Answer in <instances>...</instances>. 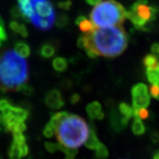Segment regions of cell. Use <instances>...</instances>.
I'll return each mask as SVG.
<instances>
[{
  "instance_id": "obj_23",
  "label": "cell",
  "mask_w": 159,
  "mask_h": 159,
  "mask_svg": "<svg viewBox=\"0 0 159 159\" xmlns=\"http://www.w3.org/2000/svg\"><path fill=\"white\" fill-rule=\"evenodd\" d=\"M149 93H148V88L143 83H139V84H135L131 89V94H132V98L136 96H140L142 94H146Z\"/></svg>"
},
{
  "instance_id": "obj_5",
  "label": "cell",
  "mask_w": 159,
  "mask_h": 159,
  "mask_svg": "<svg viewBox=\"0 0 159 159\" xmlns=\"http://www.w3.org/2000/svg\"><path fill=\"white\" fill-rule=\"evenodd\" d=\"M147 0H140L131 7L130 10L135 12L141 19L146 21H153L157 18L158 7L155 6H148Z\"/></svg>"
},
{
  "instance_id": "obj_46",
  "label": "cell",
  "mask_w": 159,
  "mask_h": 159,
  "mask_svg": "<svg viewBox=\"0 0 159 159\" xmlns=\"http://www.w3.org/2000/svg\"><path fill=\"white\" fill-rule=\"evenodd\" d=\"M65 159H74V157H71V156H66Z\"/></svg>"
},
{
  "instance_id": "obj_25",
  "label": "cell",
  "mask_w": 159,
  "mask_h": 159,
  "mask_svg": "<svg viewBox=\"0 0 159 159\" xmlns=\"http://www.w3.org/2000/svg\"><path fill=\"white\" fill-rule=\"evenodd\" d=\"M69 21V16L66 13H60L56 17V19H55V25L59 29H63V28H65L68 25Z\"/></svg>"
},
{
  "instance_id": "obj_29",
  "label": "cell",
  "mask_w": 159,
  "mask_h": 159,
  "mask_svg": "<svg viewBox=\"0 0 159 159\" xmlns=\"http://www.w3.org/2000/svg\"><path fill=\"white\" fill-rule=\"evenodd\" d=\"M18 91H20L23 94H25V96H28V97L32 96V95L34 94V88H33L31 85L27 84H23V85L21 86L20 88L19 89Z\"/></svg>"
},
{
  "instance_id": "obj_17",
  "label": "cell",
  "mask_w": 159,
  "mask_h": 159,
  "mask_svg": "<svg viewBox=\"0 0 159 159\" xmlns=\"http://www.w3.org/2000/svg\"><path fill=\"white\" fill-rule=\"evenodd\" d=\"M52 66L58 72H64L67 69V60L63 57H57L53 59Z\"/></svg>"
},
{
  "instance_id": "obj_4",
  "label": "cell",
  "mask_w": 159,
  "mask_h": 159,
  "mask_svg": "<svg viewBox=\"0 0 159 159\" xmlns=\"http://www.w3.org/2000/svg\"><path fill=\"white\" fill-rule=\"evenodd\" d=\"M127 15L124 6L115 0H105L94 7L90 19L95 27H111L122 25Z\"/></svg>"
},
{
  "instance_id": "obj_35",
  "label": "cell",
  "mask_w": 159,
  "mask_h": 159,
  "mask_svg": "<svg viewBox=\"0 0 159 159\" xmlns=\"http://www.w3.org/2000/svg\"><path fill=\"white\" fill-rule=\"evenodd\" d=\"M11 16L13 18H15V19H23V17H22V15H21L18 7H12L11 11Z\"/></svg>"
},
{
  "instance_id": "obj_6",
  "label": "cell",
  "mask_w": 159,
  "mask_h": 159,
  "mask_svg": "<svg viewBox=\"0 0 159 159\" xmlns=\"http://www.w3.org/2000/svg\"><path fill=\"white\" fill-rule=\"evenodd\" d=\"M34 14V15L43 18L55 21V11L52 2L50 0H37L33 2Z\"/></svg>"
},
{
  "instance_id": "obj_26",
  "label": "cell",
  "mask_w": 159,
  "mask_h": 159,
  "mask_svg": "<svg viewBox=\"0 0 159 159\" xmlns=\"http://www.w3.org/2000/svg\"><path fill=\"white\" fill-rule=\"evenodd\" d=\"M80 30L83 33V34H88V33H91L93 30H95L94 25L92 23V21L88 20L87 19H85L84 20H83L81 23L79 25Z\"/></svg>"
},
{
  "instance_id": "obj_14",
  "label": "cell",
  "mask_w": 159,
  "mask_h": 159,
  "mask_svg": "<svg viewBox=\"0 0 159 159\" xmlns=\"http://www.w3.org/2000/svg\"><path fill=\"white\" fill-rule=\"evenodd\" d=\"M14 51L22 58H28L31 54L30 46L25 42H18L14 46Z\"/></svg>"
},
{
  "instance_id": "obj_22",
  "label": "cell",
  "mask_w": 159,
  "mask_h": 159,
  "mask_svg": "<svg viewBox=\"0 0 159 159\" xmlns=\"http://www.w3.org/2000/svg\"><path fill=\"white\" fill-rule=\"evenodd\" d=\"M119 113L127 119H130L133 117V108L126 102H121L119 105Z\"/></svg>"
},
{
  "instance_id": "obj_13",
  "label": "cell",
  "mask_w": 159,
  "mask_h": 159,
  "mask_svg": "<svg viewBox=\"0 0 159 159\" xmlns=\"http://www.w3.org/2000/svg\"><path fill=\"white\" fill-rule=\"evenodd\" d=\"M126 18H128V19L132 22L133 26L135 27V29H136V30H142L144 25L148 22V21L141 19L140 17H139L138 16L136 15V13L133 12V11L131 10L127 11Z\"/></svg>"
},
{
  "instance_id": "obj_42",
  "label": "cell",
  "mask_w": 159,
  "mask_h": 159,
  "mask_svg": "<svg viewBox=\"0 0 159 159\" xmlns=\"http://www.w3.org/2000/svg\"><path fill=\"white\" fill-rule=\"evenodd\" d=\"M85 2L90 6H96L101 2V0H85Z\"/></svg>"
},
{
  "instance_id": "obj_28",
  "label": "cell",
  "mask_w": 159,
  "mask_h": 159,
  "mask_svg": "<svg viewBox=\"0 0 159 159\" xmlns=\"http://www.w3.org/2000/svg\"><path fill=\"white\" fill-rule=\"evenodd\" d=\"M7 39V34L4 28V22L2 20V17L0 16V47L2 46V43Z\"/></svg>"
},
{
  "instance_id": "obj_19",
  "label": "cell",
  "mask_w": 159,
  "mask_h": 159,
  "mask_svg": "<svg viewBox=\"0 0 159 159\" xmlns=\"http://www.w3.org/2000/svg\"><path fill=\"white\" fill-rule=\"evenodd\" d=\"M143 64L146 68H153L159 64L158 58L154 54H149L143 58Z\"/></svg>"
},
{
  "instance_id": "obj_47",
  "label": "cell",
  "mask_w": 159,
  "mask_h": 159,
  "mask_svg": "<svg viewBox=\"0 0 159 159\" xmlns=\"http://www.w3.org/2000/svg\"><path fill=\"white\" fill-rule=\"evenodd\" d=\"M0 159H2V158H1V157H0Z\"/></svg>"
},
{
  "instance_id": "obj_21",
  "label": "cell",
  "mask_w": 159,
  "mask_h": 159,
  "mask_svg": "<svg viewBox=\"0 0 159 159\" xmlns=\"http://www.w3.org/2000/svg\"><path fill=\"white\" fill-rule=\"evenodd\" d=\"M146 77L150 84H153L159 80V64L153 68H146Z\"/></svg>"
},
{
  "instance_id": "obj_16",
  "label": "cell",
  "mask_w": 159,
  "mask_h": 159,
  "mask_svg": "<svg viewBox=\"0 0 159 159\" xmlns=\"http://www.w3.org/2000/svg\"><path fill=\"white\" fill-rule=\"evenodd\" d=\"M69 115V113L67 111H61V112H57V113L54 114L52 115V117L50 119V124H51V126L53 127L54 130H55V132L56 131V129L58 128V127L59 126V124H61V122L63 121L65 118Z\"/></svg>"
},
{
  "instance_id": "obj_33",
  "label": "cell",
  "mask_w": 159,
  "mask_h": 159,
  "mask_svg": "<svg viewBox=\"0 0 159 159\" xmlns=\"http://www.w3.org/2000/svg\"><path fill=\"white\" fill-rule=\"evenodd\" d=\"M45 148L49 153H54L57 151H59V144H55L53 142H46L45 143Z\"/></svg>"
},
{
  "instance_id": "obj_10",
  "label": "cell",
  "mask_w": 159,
  "mask_h": 159,
  "mask_svg": "<svg viewBox=\"0 0 159 159\" xmlns=\"http://www.w3.org/2000/svg\"><path fill=\"white\" fill-rule=\"evenodd\" d=\"M56 48V46L53 42H46L40 46L39 55L45 59H50L55 55Z\"/></svg>"
},
{
  "instance_id": "obj_40",
  "label": "cell",
  "mask_w": 159,
  "mask_h": 159,
  "mask_svg": "<svg viewBox=\"0 0 159 159\" xmlns=\"http://www.w3.org/2000/svg\"><path fill=\"white\" fill-rule=\"evenodd\" d=\"M77 47L82 50H84V37L80 36L77 40Z\"/></svg>"
},
{
  "instance_id": "obj_27",
  "label": "cell",
  "mask_w": 159,
  "mask_h": 159,
  "mask_svg": "<svg viewBox=\"0 0 159 159\" xmlns=\"http://www.w3.org/2000/svg\"><path fill=\"white\" fill-rule=\"evenodd\" d=\"M149 93L153 98L159 100V80L151 84L149 87Z\"/></svg>"
},
{
  "instance_id": "obj_31",
  "label": "cell",
  "mask_w": 159,
  "mask_h": 159,
  "mask_svg": "<svg viewBox=\"0 0 159 159\" xmlns=\"http://www.w3.org/2000/svg\"><path fill=\"white\" fill-rule=\"evenodd\" d=\"M58 5V7L62 10H70V8L72 6V2H71V0H62V1H59L57 3Z\"/></svg>"
},
{
  "instance_id": "obj_32",
  "label": "cell",
  "mask_w": 159,
  "mask_h": 159,
  "mask_svg": "<svg viewBox=\"0 0 159 159\" xmlns=\"http://www.w3.org/2000/svg\"><path fill=\"white\" fill-rule=\"evenodd\" d=\"M54 133H55V130L51 126V124L48 123L45 127L44 130H43V135L46 136V138H51Z\"/></svg>"
},
{
  "instance_id": "obj_1",
  "label": "cell",
  "mask_w": 159,
  "mask_h": 159,
  "mask_svg": "<svg viewBox=\"0 0 159 159\" xmlns=\"http://www.w3.org/2000/svg\"><path fill=\"white\" fill-rule=\"evenodd\" d=\"M84 50L106 58L121 55L128 47V38L122 25L95 29L83 35Z\"/></svg>"
},
{
  "instance_id": "obj_38",
  "label": "cell",
  "mask_w": 159,
  "mask_h": 159,
  "mask_svg": "<svg viewBox=\"0 0 159 159\" xmlns=\"http://www.w3.org/2000/svg\"><path fill=\"white\" fill-rule=\"evenodd\" d=\"M19 34L22 36L23 38H27L28 36H29V32H28L27 29H26V26L24 24H21Z\"/></svg>"
},
{
  "instance_id": "obj_2",
  "label": "cell",
  "mask_w": 159,
  "mask_h": 159,
  "mask_svg": "<svg viewBox=\"0 0 159 159\" xmlns=\"http://www.w3.org/2000/svg\"><path fill=\"white\" fill-rule=\"evenodd\" d=\"M29 79V64L12 50L0 52V90L18 91Z\"/></svg>"
},
{
  "instance_id": "obj_12",
  "label": "cell",
  "mask_w": 159,
  "mask_h": 159,
  "mask_svg": "<svg viewBox=\"0 0 159 159\" xmlns=\"http://www.w3.org/2000/svg\"><path fill=\"white\" fill-rule=\"evenodd\" d=\"M100 143L101 142L99 141L98 138V136H97L94 127H93V125H91L89 129V137L86 140L84 145L89 149H94L95 150L98 147Z\"/></svg>"
},
{
  "instance_id": "obj_18",
  "label": "cell",
  "mask_w": 159,
  "mask_h": 159,
  "mask_svg": "<svg viewBox=\"0 0 159 159\" xmlns=\"http://www.w3.org/2000/svg\"><path fill=\"white\" fill-rule=\"evenodd\" d=\"M8 157L10 159H21L23 157L20 150V144L12 141L8 149Z\"/></svg>"
},
{
  "instance_id": "obj_15",
  "label": "cell",
  "mask_w": 159,
  "mask_h": 159,
  "mask_svg": "<svg viewBox=\"0 0 159 159\" xmlns=\"http://www.w3.org/2000/svg\"><path fill=\"white\" fill-rule=\"evenodd\" d=\"M102 105L98 102L94 101V102L89 103L86 107V112H87L90 119H97V116L99 115L100 112H102Z\"/></svg>"
},
{
  "instance_id": "obj_20",
  "label": "cell",
  "mask_w": 159,
  "mask_h": 159,
  "mask_svg": "<svg viewBox=\"0 0 159 159\" xmlns=\"http://www.w3.org/2000/svg\"><path fill=\"white\" fill-rule=\"evenodd\" d=\"M132 131L136 136H141L145 132V126L140 119H134L132 125Z\"/></svg>"
},
{
  "instance_id": "obj_11",
  "label": "cell",
  "mask_w": 159,
  "mask_h": 159,
  "mask_svg": "<svg viewBox=\"0 0 159 159\" xmlns=\"http://www.w3.org/2000/svg\"><path fill=\"white\" fill-rule=\"evenodd\" d=\"M149 104H150V95L149 93L132 98V108H133V110L147 108L149 106Z\"/></svg>"
},
{
  "instance_id": "obj_39",
  "label": "cell",
  "mask_w": 159,
  "mask_h": 159,
  "mask_svg": "<svg viewBox=\"0 0 159 159\" xmlns=\"http://www.w3.org/2000/svg\"><path fill=\"white\" fill-rule=\"evenodd\" d=\"M150 137L153 142H159V132H157V131H153V132H151Z\"/></svg>"
},
{
  "instance_id": "obj_44",
  "label": "cell",
  "mask_w": 159,
  "mask_h": 159,
  "mask_svg": "<svg viewBox=\"0 0 159 159\" xmlns=\"http://www.w3.org/2000/svg\"><path fill=\"white\" fill-rule=\"evenodd\" d=\"M104 117H105L104 113H103L102 111V112H100V113H99V115L97 116V119H98V120H102V119H104Z\"/></svg>"
},
{
  "instance_id": "obj_36",
  "label": "cell",
  "mask_w": 159,
  "mask_h": 159,
  "mask_svg": "<svg viewBox=\"0 0 159 159\" xmlns=\"http://www.w3.org/2000/svg\"><path fill=\"white\" fill-rule=\"evenodd\" d=\"M20 150H21V153H22V156H23V157L28 156V154H29V153H30V148H29V145H28L26 143H24V144H20Z\"/></svg>"
},
{
  "instance_id": "obj_24",
  "label": "cell",
  "mask_w": 159,
  "mask_h": 159,
  "mask_svg": "<svg viewBox=\"0 0 159 159\" xmlns=\"http://www.w3.org/2000/svg\"><path fill=\"white\" fill-rule=\"evenodd\" d=\"M109 156V151L107 146L102 143H100L98 147L95 149L94 157L96 159H107Z\"/></svg>"
},
{
  "instance_id": "obj_30",
  "label": "cell",
  "mask_w": 159,
  "mask_h": 159,
  "mask_svg": "<svg viewBox=\"0 0 159 159\" xmlns=\"http://www.w3.org/2000/svg\"><path fill=\"white\" fill-rule=\"evenodd\" d=\"M12 141H14V142L19 144L26 143V136L23 134V132H15V133H12Z\"/></svg>"
},
{
  "instance_id": "obj_37",
  "label": "cell",
  "mask_w": 159,
  "mask_h": 159,
  "mask_svg": "<svg viewBox=\"0 0 159 159\" xmlns=\"http://www.w3.org/2000/svg\"><path fill=\"white\" fill-rule=\"evenodd\" d=\"M80 101V95L78 94V93H73L70 98V102H71V104L73 105L79 103Z\"/></svg>"
},
{
  "instance_id": "obj_45",
  "label": "cell",
  "mask_w": 159,
  "mask_h": 159,
  "mask_svg": "<svg viewBox=\"0 0 159 159\" xmlns=\"http://www.w3.org/2000/svg\"><path fill=\"white\" fill-rule=\"evenodd\" d=\"M153 159H159V152H157L153 156Z\"/></svg>"
},
{
  "instance_id": "obj_41",
  "label": "cell",
  "mask_w": 159,
  "mask_h": 159,
  "mask_svg": "<svg viewBox=\"0 0 159 159\" xmlns=\"http://www.w3.org/2000/svg\"><path fill=\"white\" fill-rule=\"evenodd\" d=\"M158 48H159V43H154L151 46V52L157 55L158 54Z\"/></svg>"
},
{
  "instance_id": "obj_3",
  "label": "cell",
  "mask_w": 159,
  "mask_h": 159,
  "mask_svg": "<svg viewBox=\"0 0 159 159\" xmlns=\"http://www.w3.org/2000/svg\"><path fill=\"white\" fill-rule=\"evenodd\" d=\"M55 133L59 144L69 149H77L86 142L89 128L83 118L69 115L61 122Z\"/></svg>"
},
{
  "instance_id": "obj_7",
  "label": "cell",
  "mask_w": 159,
  "mask_h": 159,
  "mask_svg": "<svg viewBox=\"0 0 159 159\" xmlns=\"http://www.w3.org/2000/svg\"><path fill=\"white\" fill-rule=\"evenodd\" d=\"M45 103L50 109L58 110L64 106V98L60 90L57 89L49 90L45 96Z\"/></svg>"
},
{
  "instance_id": "obj_34",
  "label": "cell",
  "mask_w": 159,
  "mask_h": 159,
  "mask_svg": "<svg viewBox=\"0 0 159 159\" xmlns=\"http://www.w3.org/2000/svg\"><path fill=\"white\" fill-rule=\"evenodd\" d=\"M21 24H19L16 20H11L9 23V28L11 30H12L16 34H19L20 30Z\"/></svg>"
},
{
  "instance_id": "obj_43",
  "label": "cell",
  "mask_w": 159,
  "mask_h": 159,
  "mask_svg": "<svg viewBox=\"0 0 159 159\" xmlns=\"http://www.w3.org/2000/svg\"><path fill=\"white\" fill-rule=\"evenodd\" d=\"M86 19V17L84 16H79L75 19V25H79L81 23L82 21Z\"/></svg>"
},
{
  "instance_id": "obj_9",
  "label": "cell",
  "mask_w": 159,
  "mask_h": 159,
  "mask_svg": "<svg viewBox=\"0 0 159 159\" xmlns=\"http://www.w3.org/2000/svg\"><path fill=\"white\" fill-rule=\"evenodd\" d=\"M123 115L115 109H112L110 113V124L111 128L115 132H122L126 128V126L123 124L122 122Z\"/></svg>"
},
{
  "instance_id": "obj_8",
  "label": "cell",
  "mask_w": 159,
  "mask_h": 159,
  "mask_svg": "<svg viewBox=\"0 0 159 159\" xmlns=\"http://www.w3.org/2000/svg\"><path fill=\"white\" fill-rule=\"evenodd\" d=\"M18 8L20 11L23 20L26 22H30V19L34 14V6L31 0H17Z\"/></svg>"
}]
</instances>
